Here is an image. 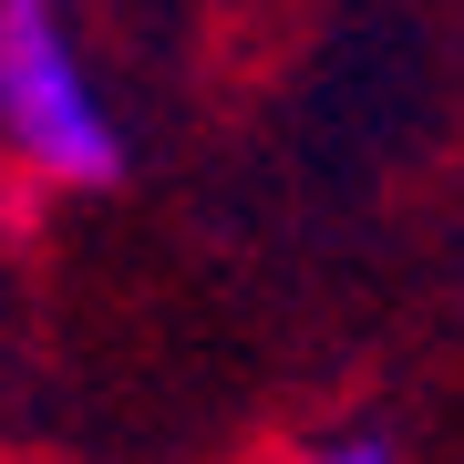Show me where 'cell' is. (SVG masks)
I'll return each instance as SVG.
<instances>
[{
	"instance_id": "obj_2",
	"label": "cell",
	"mask_w": 464,
	"mask_h": 464,
	"mask_svg": "<svg viewBox=\"0 0 464 464\" xmlns=\"http://www.w3.org/2000/svg\"><path fill=\"white\" fill-rule=\"evenodd\" d=\"M289 464H402V444L382 423H351V433H320L310 454H289Z\"/></svg>"
},
{
	"instance_id": "obj_1",
	"label": "cell",
	"mask_w": 464,
	"mask_h": 464,
	"mask_svg": "<svg viewBox=\"0 0 464 464\" xmlns=\"http://www.w3.org/2000/svg\"><path fill=\"white\" fill-rule=\"evenodd\" d=\"M0 155L63 197L124 186V124L83 72L63 0H0Z\"/></svg>"
}]
</instances>
